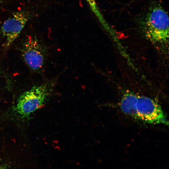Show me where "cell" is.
Masks as SVG:
<instances>
[{
	"mask_svg": "<svg viewBox=\"0 0 169 169\" xmlns=\"http://www.w3.org/2000/svg\"></svg>",
	"mask_w": 169,
	"mask_h": 169,
	"instance_id": "52a82bcc",
	"label": "cell"
},
{
	"mask_svg": "<svg viewBox=\"0 0 169 169\" xmlns=\"http://www.w3.org/2000/svg\"><path fill=\"white\" fill-rule=\"evenodd\" d=\"M120 107L125 114L142 122L151 124H168L160 105L149 97L126 92L121 98Z\"/></svg>",
	"mask_w": 169,
	"mask_h": 169,
	"instance_id": "6da1fadb",
	"label": "cell"
},
{
	"mask_svg": "<svg viewBox=\"0 0 169 169\" xmlns=\"http://www.w3.org/2000/svg\"><path fill=\"white\" fill-rule=\"evenodd\" d=\"M142 31L152 42L166 44L169 38V18L164 9L159 6L149 9L141 24Z\"/></svg>",
	"mask_w": 169,
	"mask_h": 169,
	"instance_id": "3957f363",
	"label": "cell"
},
{
	"mask_svg": "<svg viewBox=\"0 0 169 169\" xmlns=\"http://www.w3.org/2000/svg\"><path fill=\"white\" fill-rule=\"evenodd\" d=\"M21 51L25 62L31 69L38 71L42 69L45 62L46 51L36 38L28 36Z\"/></svg>",
	"mask_w": 169,
	"mask_h": 169,
	"instance_id": "277c9868",
	"label": "cell"
},
{
	"mask_svg": "<svg viewBox=\"0 0 169 169\" xmlns=\"http://www.w3.org/2000/svg\"><path fill=\"white\" fill-rule=\"evenodd\" d=\"M89 3L91 9L94 11V13L98 14V13L97 9L96 8V5L94 0H86Z\"/></svg>",
	"mask_w": 169,
	"mask_h": 169,
	"instance_id": "8992f818",
	"label": "cell"
},
{
	"mask_svg": "<svg viewBox=\"0 0 169 169\" xmlns=\"http://www.w3.org/2000/svg\"><path fill=\"white\" fill-rule=\"evenodd\" d=\"M58 77L40 85L34 86L22 94L15 107L17 113L21 117H27L43 106L52 95Z\"/></svg>",
	"mask_w": 169,
	"mask_h": 169,
	"instance_id": "7a4b0ae2",
	"label": "cell"
},
{
	"mask_svg": "<svg viewBox=\"0 0 169 169\" xmlns=\"http://www.w3.org/2000/svg\"><path fill=\"white\" fill-rule=\"evenodd\" d=\"M29 18L28 12L21 11L14 13L4 22L1 31L5 39V47L9 46L19 36Z\"/></svg>",
	"mask_w": 169,
	"mask_h": 169,
	"instance_id": "5b68a950",
	"label": "cell"
}]
</instances>
